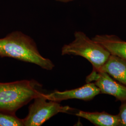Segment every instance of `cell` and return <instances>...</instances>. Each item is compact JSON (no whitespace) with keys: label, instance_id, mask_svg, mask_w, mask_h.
<instances>
[{"label":"cell","instance_id":"7","mask_svg":"<svg viewBox=\"0 0 126 126\" xmlns=\"http://www.w3.org/2000/svg\"><path fill=\"white\" fill-rule=\"evenodd\" d=\"M110 54L126 60V42L113 35H97L92 38Z\"/></svg>","mask_w":126,"mask_h":126},{"label":"cell","instance_id":"5","mask_svg":"<svg viewBox=\"0 0 126 126\" xmlns=\"http://www.w3.org/2000/svg\"><path fill=\"white\" fill-rule=\"evenodd\" d=\"M86 82H93L100 94L111 95L121 102L126 100V86L113 79L106 72L93 70L86 78Z\"/></svg>","mask_w":126,"mask_h":126},{"label":"cell","instance_id":"6","mask_svg":"<svg viewBox=\"0 0 126 126\" xmlns=\"http://www.w3.org/2000/svg\"><path fill=\"white\" fill-rule=\"evenodd\" d=\"M86 83L84 86L74 89L63 92L56 90L49 94H45V97L48 100L58 102L70 99L91 100L100 94V92L99 88L93 82Z\"/></svg>","mask_w":126,"mask_h":126},{"label":"cell","instance_id":"2","mask_svg":"<svg viewBox=\"0 0 126 126\" xmlns=\"http://www.w3.org/2000/svg\"><path fill=\"white\" fill-rule=\"evenodd\" d=\"M42 86L34 80L0 82V112L12 114L40 95Z\"/></svg>","mask_w":126,"mask_h":126},{"label":"cell","instance_id":"3","mask_svg":"<svg viewBox=\"0 0 126 126\" xmlns=\"http://www.w3.org/2000/svg\"><path fill=\"white\" fill-rule=\"evenodd\" d=\"M74 37L72 42L63 45L61 50L62 55L81 56L91 63L93 70L99 71L108 60L110 53L82 32H75Z\"/></svg>","mask_w":126,"mask_h":126},{"label":"cell","instance_id":"12","mask_svg":"<svg viewBox=\"0 0 126 126\" xmlns=\"http://www.w3.org/2000/svg\"><path fill=\"white\" fill-rule=\"evenodd\" d=\"M57 0L61 1H63V2H67V1H69L72 0Z\"/></svg>","mask_w":126,"mask_h":126},{"label":"cell","instance_id":"4","mask_svg":"<svg viewBox=\"0 0 126 126\" xmlns=\"http://www.w3.org/2000/svg\"><path fill=\"white\" fill-rule=\"evenodd\" d=\"M73 110L74 109L69 106H63L59 102L48 100L42 93L30 106L28 114L23 119V124L25 126H40L59 113H69Z\"/></svg>","mask_w":126,"mask_h":126},{"label":"cell","instance_id":"8","mask_svg":"<svg viewBox=\"0 0 126 126\" xmlns=\"http://www.w3.org/2000/svg\"><path fill=\"white\" fill-rule=\"evenodd\" d=\"M99 71L106 72L114 79L126 86V60L111 54Z\"/></svg>","mask_w":126,"mask_h":126},{"label":"cell","instance_id":"11","mask_svg":"<svg viewBox=\"0 0 126 126\" xmlns=\"http://www.w3.org/2000/svg\"><path fill=\"white\" fill-rule=\"evenodd\" d=\"M119 109L120 111L117 115L121 126H126V100L122 101Z\"/></svg>","mask_w":126,"mask_h":126},{"label":"cell","instance_id":"9","mask_svg":"<svg viewBox=\"0 0 126 126\" xmlns=\"http://www.w3.org/2000/svg\"><path fill=\"white\" fill-rule=\"evenodd\" d=\"M97 126H121L117 115H113L105 112H88L79 111L75 113Z\"/></svg>","mask_w":126,"mask_h":126},{"label":"cell","instance_id":"1","mask_svg":"<svg viewBox=\"0 0 126 126\" xmlns=\"http://www.w3.org/2000/svg\"><path fill=\"white\" fill-rule=\"evenodd\" d=\"M5 57L34 63L49 71L55 67L50 59L41 55L34 41L19 31L12 32L0 38V58Z\"/></svg>","mask_w":126,"mask_h":126},{"label":"cell","instance_id":"10","mask_svg":"<svg viewBox=\"0 0 126 126\" xmlns=\"http://www.w3.org/2000/svg\"><path fill=\"white\" fill-rule=\"evenodd\" d=\"M24 126L23 119H20L16 114L0 112V126Z\"/></svg>","mask_w":126,"mask_h":126}]
</instances>
